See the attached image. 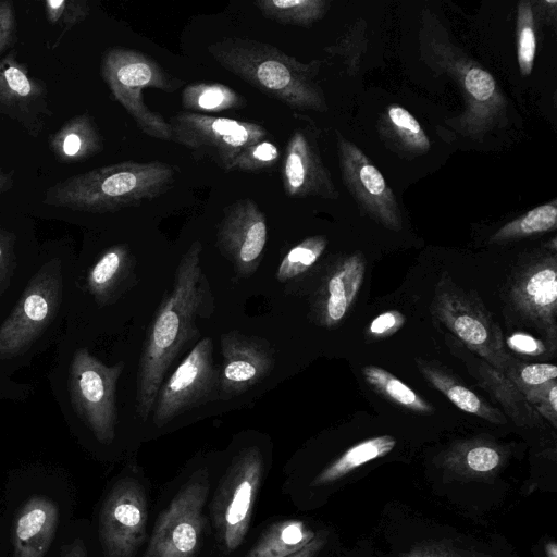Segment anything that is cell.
I'll return each instance as SVG.
<instances>
[{"label":"cell","instance_id":"obj_42","mask_svg":"<svg viewBox=\"0 0 557 557\" xmlns=\"http://www.w3.org/2000/svg\"><path fill=\"white\" fill-rule=\"evenodd\" d=\"M507 343L510 348L521 354L539 355L544 351L543 344L528 334H513L508 337Z\"/></svg>","mask_w":557,"mask_h":557},{"label":"cell","instance_id":"obj_1","mask_svg":"<svg viewBox=\"0 0 557 557\" xmlns=\"http://www.w3.org/2000/svg\"><path fill=\"white\" fill-rule=\"evenodd\" d=\"M202 246L195 240L182 256L174 283L149 325L139 357L136 413L146 421L158 391L182 349L198 335L197 322L209 315L213 299L200 264Z\"/></svg>","mask_w":557,"mask_h":557},{"label":"cell","instance_id":"obj_3","mask_svg":"<svg viewBox=\"0 0 557 557\" xmlns=\"http://www.w3.org/2000/svg\"><path fill=\"white\" fill-rule=\"evenodd\" d=\"M173 168L160 161H125L70 176L51 186L45 205L106 213L137 207L166 193L174 184Z\"/></svg>","mask_w":557,"mask_h":557},{"label":"cell","instance_id":"obj_26","mask_svg":"<svg viewBox=\"0 0 557 557\" xmlns=\"http://www.w3.org/2000/svg\"><path fill=\"white\" fill-rule=\"evenodd\" d=\"M396 445L395 437L381 435L366 440L347 449L326 467L312 482L313 486L332 483L361 465L387 455Z\"/></svg>","mask_w":557,"mask_h":557},{"label":"cell","instance_id":"obj_12","mask_svg":"<svg viewBox=\"0 0 557 557\" xmlns=\"http://www.w3.org/2000/svg\"><path fill=\"white\" fill-rule=\"evenodd\" d=\"M147 500L134 480L119 482L107 496L99 518V534L107 557H134L146 536Z\"/></svg>","mask_w":557,"mask_h":557},{"label":"cell","instance_id":"obj_37","mask_svg":"<svg viewBox=\"0 0 557 557\" xmlns=\"http://www.w3.org/2000/svg\"><path fill=\"white\" fill-rule=\"evenodd\" d=\"M557 368L550 363H533L524 366L519 371V380L524 387H539L555 381Z\"/></svg>","mask_w":557,"mask_h":557},{"label":"cell","instance_id":"obj_6","mask_svg":"<svg viewBox=\"0 0 557 557\" xmlns=\"http://www.w3.org/2000/svg\"><path fill=\"white\" fill-rule=\"evenodd\" d=\"M62 296V264L53 259L33 275L0 325V359H13L32 348L54 320Z\"/></svg>","mask_w":557,"mask_h":557},{"label":"cell","instance_id":"obj_35","mask_svg":"<svg viewBox=\"0 0 557 557\" xmlns=\"http://www.w3.org/2000/svg\"><path fill=\"white\" fill-rule=\"evenodd\" d=\"M280 158L275 144L261 140L243 150L236 158L232 171H260L274 166Z\"/></svg>","mask_w":557,"mask_h":557},{"label":"cell","instance_id":"obj_11","mask_svg":"<svg viewBox=\"0 0 557 557\" xmlns=\"http://www.w3.org/2000/svg\"><path fill=\"white\" fill-rule=\"evenodd\" d=\"M219 387V370L210 337L200 339L160 386L152 409V422L162 428L197 406Z\"/></svg>","mask_w":557,"mask_h":557},{"label":"cell","instance_id":"obj_20","mask_svg":"<svg viewBox=\"0 0 557 557\" xmlns=\"http://www.w3.org/2000/svg\"><path fill=\"white\" fill-rule=\"evenodd\" d=\"M58 515V507L50 498H29L15 521L14 557H44L54 536Z\"/></svg>","mask_w":557,"mask_h":557},{"label":"cell","instance_id":"obj_28","mask_svg":"<svg viewBox=\"0 0 557 557\" xmlns=\"http://www.w3.org/2000/svg\"><path fill=\"white\" fill-rule=\"evenodd\" d=\"M383 131L392 137L398 148L412 154L425 153L430 149V140L418 120L398 104L387 107L383 116Z\"/></svg>","mask_w":557,"mask_h":557},{"label":"cell","instance_id":"obj_40","mask_svg":"<svg viewBox=\"0 0 557 557\" xmlns=\"http://www.w3.org/2000/svg\"><path fill=\"white\" fill-rule=\"evenodd\" d=\"M466 461L473 471L487 472L499 465L500 456L493 447L475 446L467 453Z\"/></svg>","mask_w":557,"mask_h":557},{"label":"cell","instance_id":"obj_9","mask_svg":"<svg viewBox=\"0 0 557 557\" xmlns=\"http://www.w3.org/2000/svg\"><path fill=\"white\" fill-rule=\"evenodd\" d=\"M169 123L172 140L210 158L225 171H232L243 150L269 135L257 123L188 111L178 112Z\"/></svg>","mask_w":557,"mask_h":557},{"label":"cell","instance_id":"obj_8","mask_svg":"<svg viewBox=\"0 0 557 557\" xmlns=\"http://www.w3.org/2000/svg\"><path fill=\"white\" fill-rule=\"evenodd\" d=\"M262 473V454L251 446L234 457L219 484L212 518L218 537L227 550L236 549L247 534Z\"/></svg>","mask_w":557,"mask_h":557},{"label":"cell","instance_id":"obj_15","mask_svg":"<svg viewBox=\"0 0 557 557\" xmlns=\"http://www.w3.org/2000/svg\"><path fill=\"white\" fill-rule=\"evenodd\" d=\"M52 114L46 84L32 77L10 51L0 60V116L10 117L32 137H38Z\"/></svg>","mask_w":557,"mask_h":557},{"label":"cell","instance_id":"obj_27","mask_svg":"<svg viewBox=\"0 0 557 557\" xmlns=\"http://www.w3.org/2000/svg\"><path fill=\"white\" fill-rule=\"evenodd\" d=\"M184 108L195 113H214L243 108L245 98L233 88L219 83H195L187 85L182 94Z\"/></svg>","mask_w":557,"mask_h":557},{"label":"cell","instance_id":"obj_39","mask_svg":"<svg viewBox=\"0 0 557 557\" xmlns=\"http://www.w3.org/2000/svg\"><path fill=\"white\" fill-rule=\"evenodd\" d=\"M542 389L539 386L533 392L528 393L529 398L534 405H540L539 410L542 414L555 424L557 412V386L555 381L543 385Z\"/></svg>","mask_w":557,"mask_h":557},{"label":"cell","instance_id":"obj_10","mask_svg":"<svg viewBox=\"0 0 557 557\" xmlns=\"http://www.w3.org/2000/svg\"><path fill=\"white\" fill-rule=\"evenodd\" d=\"M207 471L201 469L159 515L143 557H195L205 527Z\"/></svg>","mask_w":557,"mask_h":557},{"label":"cell","instance_id":"obj_21","mask_svg":"<svg viewBox=\"0 0 557 557\" xmlns=\"http://www.w3.org/2000/svg\"><path fill=\"white\" fill-rule=\"evenodd\" d=\"M364 261L358 253L344 259L329 276L320 300V319L325 326L343 320L364 277Z\"/></svg>","mask_w":557,"mask_h":557},{"label":"cell","instance_id":"obj_34","mask_svg":"<svg viewBox=\"0 0 557 557\" xmlns=\"http://www.w3.org/2000/svg\"><path fill=\"white\" fill-rule=\"evenodd\" d=\"M44 7L48 22L61 24L63 27L55 45L65 32L86 20L90 14V5L87 0H47Z\"/></svg>","mask_w":557,"mask_h":557},{"label":"cell","instance_id":"obj_22","mask_svg":"<svg viewBox=\"0 0 557 557\" xmlns=\"http://www.w3.org/2000/svg\"><path fill=\"white\" fill-rule=\"evenodd\" d=\"M48 143L53 156L62 163L85 161L103 149V138L88 113L66 121L49 136Z\"/></svg>","mask_w":557,"mask_h":557},{"label":"cell","instance_id":"obj_45","mask_svg":"<svg viewBox=\"0 0 557 557\" xmlns=\"http://www.w3.org/2000/svg\"><path fill=\"white\" fill-rule=\"evenodd\" d=\"M13 186L12 175L0 166V194L8 191Z\"/></svg>","mask_w":557,"mask_h":557},{"label":"cell","instance_id":"obj_5","mask_svg":"<svg viewBox=\"0 0 557 557\" xmlns=\"http://www.w3.org/2000/svg\"><path fill=\"white\" fill-rule=\"evenodd\" d=\"M428 62L447 73L460 87L466 110L455 120L460 133L478 137L506 112V100L494 77L448 40L426 35Z\"/></svg>","mask_w":557,"mask_h":557},{"label":"cell","instance_id":"obj_18","mask_svg":"<svg viewBox=\"0 0 557 557\" xmlns=\"http://www.w3.org/2000/svg\"><path fill=\"white\" fill-rule=\"evenodd\" d=\"M282 183L285 194L293 198L337 197L317 143L306 129H296L288 139L282 165Z\"/></svg>","mask_w":557,"mask_h":557},{"label":"cell","instance_id":"obj_17","mask_svg":"<svg viewBox=\"0 0 557 557\" xmlns=\"http://www.w3.org/2000/svg\"><path fill=\"white\" fill-rule=\"evenodd\" d=\"M219 387L227 396L242 394L264 380L275 359L270 343L237 331L221 334Z\"/></svg>","mask_w":557,"mask_h":557},{"label":"cell","instance_id":"obj_41","mask_svg":"<svg viewBox=\"0 0 557 557\" xmlns=\"http://www.w3.org/2000/svg\"><path fill=\"white\" fill-rule=\"evenodd\" d=\"M404 321L405 317L398 311H386L370 323L369 332L373 336H387L396 332Z\"/></svg>","mask_w":557,"mask_h":557},{"label":"cell","instance_id":"obj_43","mask_svg":"<svg viewBox=\"0 0 557 557\" xmlns=\"http://www.w3.org/2000/svg\"><path fill=\"white\" fill-rule=\"evenodd\" d=\"M324 544V539L319 536L314 537L311 542H309L305 547L298 550L295 554H292L286 557H315L319 550L322 548Z\"/></svg>","mask_w":557,"mask_h":557},{"label":"cell","instance_id":"obj_38","mask_svg":"<svg viewBox=\"0 0 557 557\" xmlns=\"http://www.w3.org/2000/svg\"><path fill=\"white\" fill-rule=\"evenodd\" d=\"M16 36V15L13 2L0 0V55L14 42Z\"/></svg>","mask_w":557,"mask_h":557},{"label":"cell","instance_id":"obj_29","mask_svg":"<svg viewBox=\"0 0 557 557\" xmlns=\"http://www.w3.org/2000/svg\"><path fill=\"white\" fill-rule=\"evenodd\" d=\"M325 0H258L255 5L261 14L285 25L309 27L329 10Z\"/></svg>","mask_w":557,"mask_h":557},{"label":"cell","instance_id":"obj_4","mask_svg":"<svg viewBox=\"0 0 557 557\" xmlns=\"http://www.w3.org/2000/svg\"><path fill=\"white\" fill-rule=\"evenodd\" d=\"M101 75L113 97L124 107L141 132L161 140H172L164 117L144 102L143 90L158 88L173 92L184 81L171 75L156 60L133 49L111 48L101 62Z\"/></svg>","mask_w":557,"mask_h":557},{"label":"cell","instance_id":"obj_24","mask_svg":"<svg viewBox=\"0 0 557 557\" xmlns=\"http://www.w3.org/2000/svg\"><path fill=\"white\" fill-rule=\"evenodd\" d=\"M315 537L300 520H283L271 524L246 557H286L297 553Z\"/></svg>","mask_w":557,"mask_h":557},{"label":"cell","instance_id":"obj_2","mask_svg":"<svg viewBox=\"0 0 557 557\" xmlns=\"http://www.w3.org/2000/svg\"><path fill=\"white\" fill-rule=\"evenodd\" d=\"M208 52L226 71L290 108L327 110L317 81L319 60L304 63L268 42L239 37L213 42Z\"/></svg>","mask_w":557,"mask_h":557},{"label":"cell","instance_id":"obj_14","mask_svg":"<svg viewBox=\"0 0 557 557\" xmlns=\"http://www.w3.org/2000/svg\"><path fill=\"white\" fill-rule=\"evenodd\" d=\"M267 239V218L252 199H240L225 208L216 242L239 276L247 277L257 271Z\"/></svg>","mask_w":557,"mask_h":557},{"label":"cell","instance_id":"obj_16","mask_svg":"<svg viewBox=\"0 0 557 557\" xmlns=\"http://www.w3.org/2000/svg\"><path fill=\"white\" fill-rule=\"evenodd\" d=\"M436 313L446 326L471 350L504 370L508 356L503 350L498 327L487 313L462 292L445 290L436 298Z\"/></svg>","mask_w":557,"mask_h":557},{"label":"cell","instance_id":"obj_25","mask_svg":"<svg viewBox=\"0 0 557 557\" xmlns=\"http://www.w3.org/2000/svg\"><path fill=\"white\" fill-rule=\"evenodd\" d=\"M419 367L425 379L459 409L492 422H506L505 417L497 409L488 406L475 393L457 383L447 373L422 362H419Z\"/></svg>","mask_w":557,"mask_h":557},{"label":"cell","instance_id":"obj_7","mask_svg":"<svg viewBox=\"0 0 557 557\" xmlns=\"http://www.w3.org/2000/svg\"><path fill=\"white\" fill-rule=\"evenodd\" d=\"M123 367V362L107 366L87 348H78L69 369L72 406L102 444H110L115 437L116 388Z\"/></svg>","mask_w":557,"mask_h":557},{"label":"cell","instance_id":"obj_13","mask_svg":"<svg viewBox=\"0 0 557 557\" xmlns=\"http://www.w3.org/2000/svg\"><path fill=\"white\" fill-rule=\"evenodd\" d=\"M337 151L343 181L359 207L384 226L401 228V213L382 173L355 144L337 133Z\"/></svg>","mask_w":557,"mask_h":557},{"label":"cell","instance_id":"obj_32","mask_svg":"<svg viewBox=\"0 0 557 557\" xmlns=\"http://www.w3.org/2000/svg\"><path fill=\"white\" fill-rule=\"evenodd\" d=\"M326 245L324 236L315 235L294 246L278 265L277 280L283 283L309 270L323 253Z\"/></svg>","mask_w":557,"mask_h":557},{"label":"cell","instance_id":"obj_31","mask_svg":"<svg viewBox=\"0 0 557 557\" xmlns=\"http://www.w3.org/2000/svg\"><path fill=\"white\" fill-rule=\"evenodd\" d=\"M557 201L541 205L502 226L492 243H506L554 230L557 224Z\"/></svg>","mask_w":557,"mask_h":557},{"label":"cell","instance_id":"obj_44","mask_svg":"<svg viewBox=\"0 0 557 557\" xmlns=\"http://www.w3.org/2000/svg\"><path fill=\"white\" fill-rule=\"evenodd\" d=\"M61 557H86L84 543L78 539L75 540L69 547H66Z\"/></svg>","mask_w":557,"mask_h":557},{"label":"cell","instance_id":"obj_33","mask_svg":"<svg viewBox=\"0 0 557 557\" xmlns=\"http://www.w3.org/2000/svg\"><path fill=\"white\" fill-rule=\"evenodd\" d=\"M536 52L535 21L531 1H520L517 12V57L520 73L529 75L533 70Z\"/></svg>","mask_w":557,"mask_h":557},{"label":"cell","instance_id":"obj_19","mask_svg":"<svg viewBox=\"0 0 557 557\" xmlns=\"http://www.w3.org/2000/svg\"><path fill=\"white\" fill-rule=\"evenodd\" d=\"M513 301L520 310L550 333L555 339L557 309L556 261L548 258L529 268L513 287Z\"/></svg>","mask_w":557,"mask_h":557},{"label":"cell","instance_id":"obj_36","mask_svg":"<svg viewBox=\"0 0 557 557\" xmlns=\"http://www.w3.org/2000/svg\"><path fill=\"white\" fill-rule=\"evenodd\" d=\"M16 236L0 226V296L10 286L15 269V245Z\"/></svg>","mask_w":557,"mask_h":557},{"label":"cell","instance_id":"obj_30","mask_svg":"<svg viewBox=\"0 0 557 557\" xmlns=\"http://www.w3.org/2000/svg\"><path fill=\"white\" fill-rule=\"evenodd\" d=\"M364 380L381 395L416 412L430 413V404L423 400L398 377L376 366H367L361 370Z\"/></svg>","mask_w":557,"mask_h":557},{"label":"cell","instance_id":"obj_23","mask_svg":"<svg viewBox=\"0 0 557 557\" xmlns=\"http://www.w3.org/2000/svg\"><path fill=\"white\" fill-rule=\"evenodd\" d=\"M133 265L126 245L106 249L90 268L86 277L87 292L99 305H108L117 295Z\"/></svg>","mask_w":557,"mask_h":557},{"label":"cell","instance_id":"obj_46","mask_svg":"<svg viewBox=\"0 0 557 557\" xmlns=\"http://www.w3.org/2000/svg\"><path fill=\"white\" fill-rule=\"evenodd\" d=\"M545 550L548 557H557V546L555 543L546 544Z\"/></svg>","mask_w":557,"mask_h":557}]
</instances>
